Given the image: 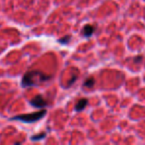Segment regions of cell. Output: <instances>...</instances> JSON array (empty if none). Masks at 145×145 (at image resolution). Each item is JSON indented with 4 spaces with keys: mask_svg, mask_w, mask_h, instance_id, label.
<instances>
[{
    "mask_svg": "<svg viewBox=\"0 0 145 145\" xmlns=\"http://www.w3.org/2000/svg\"><path fill=\"white\" fill-rule=\"evenodd\" d=\"M51 76H48L44 74L43 72L38 70H32L28 71L25 72V75L23 76L22 81H21V86L23 88H30V87H36V86L40 85L42 83L51 80Z\"/></svg>",
    "mask_w": 145,
    "mask_h": 145,
    "instance_id": "obj_1",
    "label": "cell"
},
{
    "mask_svg": "<svg viewBox=\"0 0 145 145\" xmlns=\"http://www.w3.org/2000/svg\"><path fill=\"white\" fill-rule=\"evenodd\" d=\"M47 110L46 109H41L40 111H37V112H32V113H27V114H21L17 115V116L12 117V120H19L22 121L25 123H33L36 122V121L40 120L41 118L46 115Z\"/></svg>",
    "mask_w": 145,
    "mask_h": 145,
    "instance_id": "obj_2",
    "label": "cell"
},
{
    "mask_svg": "<svg viewBox=\"0 0 145 145\" xmlns=\"http://www.w3.org/2000/svg\"><path fill=\"white\" fill-rule=\"evenodd\" d=\"M30 103L32 106L36 107V108H43L48 105V101L42 97V95H36L33 99L30 101Z\"/></svg>",
    "mask_w": 145,
    "mask_h": 145,
    "instance_id": "obj_3",
    "label": "cell"
},
{
    "mask_svg": "<svg viewBox=\"0 0 145 145\" xmlns=\"http://www.w3.org/2000/svg\"><path fill=\"white\" fill-rule=\"evenodd\" d=\"M95 28L93 26H91V25H85V27L83 28V31H82V33H83V36L87 37V38H89V37H91V35L93 34V32H95Z\"/></svg>",
    "mask_w": 145,
    "mask_h": 145,
    "instance_id": "obj_4",
    "label": "cell"
},
{
    "mask_svg": "<svg viewBox=\"0 0 145 145\" xmlns=\"http://www.w3.org/2000/svg\"><path fill=\"white\" fill-rule=\"evenodd\" d=\"M88 105V99H81L77 103L75 106L76 111H82L83 109H85V107L87 106Z\"/></svg>",
    "mask_w": 145,
    "mask_h": 145,
    "instance_id": "obj_5",
    "label": "cell"
},
{
    "mask_svg": "<svg viewBox=\"0 0 145 145\" xmlns=\"http://www.w3.org/2000/svg\"><path fill=\"white\" fill-rule=\"evenodd\" d=\"M95 84V78L93 77H89L88 79H86V81L84 82V86L85 87H88V88H93Z\"/></svg>",
    "mask_w": 145,
    "mask_h": 145,
    "instance_id": "obj_6",
    "label": "cell"
},
{
    "mask_svg": "<svg viewBox=\"0 0 145 145\" xmlns=\"http://www.w3.org/2000/svg\"><path fill=\"white\" fill-rule=\"evenodd\" d=\"M46 135H47L46 132H42V133H39V134L33 135V136L31 137V139H32L33 141H38V140H41V139L45 138Z\"/></svg>",
    "mask_w": 145,
    "mask_h": 145,
    "instance_id": "obj_7",
    "label": "cell"
},
{
    "mask_svg": "<svg viewBox=\"0 0 145 145\" xmlns=\"http://www.w3.org/2000/svg\"><path fill=\"white\" fill-rule=\"evenodd\" d=\"M71 38H72V37H71V35H67V36L59 39V43H61V44H67L68 42H70Z\"/></svg>",
    "mask_w": 145,
    "mask_h": 145,
    "instance_id": "obj_8",
    "label": "cell"
},
{
    "mask_svg": "<svg viewBox=\"0 0 145 145\" xmlns=\"http://www.w3.org/2000/svg\"><path fill=\"white\" fill-rule=\"evenodd\" d=\"M134 62L135 63H141L142 62V57L141 56H137L134 58Z\"/></svg>",
    "mask_w": 145,
    "mask_h": 145,
    "instance_id": "obj_9",
    "label": "cell"
},
{
    "mask_svg": "<svg viewBox=\"0 0 145 145\" xmlns=\"http://www.w3.org/2000/svg\"><path fill=\"white\" fill-rule=\"evenodd\" d=\"M76 80H77V76H75V77H74L72 80H71V81H70V83L68 84V87H70V86L72 85V84H74V83H75V81H76Z\"/></svg>",
    "mask_w": 145,
    "mask_h": 145,
    "instance_id": "obj_10",
    "label": "cell"
}]
</instances>
